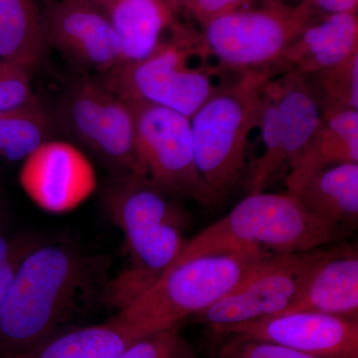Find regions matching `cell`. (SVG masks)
Here are the masks:
<instances>
[{
	"mask_svg": "<svg viewBox=\"0 0 358 358\" xmlns=\"http://www.w3.org/2000/svg\"><path fill=\"white\" fill-rule=\"evenodd\" d=\"M109 264L73 244L40 240L20 261L0 308V358L29 350L105 303Z\"/></svg>",
	"mask_w": 358,
	"mask_h": 358,
	"instance_id": "cell-1",
	"label": "cell"
},
{
	"mask_svg": "<svg viewBox=\"0 0 358 358\" xmlns=\"http://www.w3.org/2000/svg\"><path fill=\"white\" fill-rule=\"evenodd\" d=\"M103 204L126 240V267L110 280L105 303L119 310L150 289L185 246L187 214L176 202L138 176L112 178Z\"/></svg>",
	"mask_w": 358,
	"mask_h": 358,
	"instance_id": "cell-2",
	"label": "cell"
},
{
	"mask_svg": "<svg viewBox=\"0 0 358 358\" xmlns=\"http://www.w3.org/2000/svg\"><path fill=\"white\" fill-rule=\"evenodd\" d=\"M275 70L274 65L247 70L190 117L195 166L206 205L228 199L241 179L250 134L260 126L264 86Z\"/></svg>",
	"mask_w": 358,
	"mask_h": 358,
	"instance_id": "cell-3",
	"label": "cell"
},
{
	"mask_svg": "<svg viewBox=\"0 0 358 358\" xmlns=\"http://www.w3.org/2000/svg\"><path fill=\"white\" fill-rule=\"evenodd\" d=\"M343 238L310 215L293 195L262 192L249 194L227 215L186 240L178 258L243 248L285 255L331 246Z\"/></svg>",
	"mask_w": 358,
	"mask_h": 358,
	"instance_id": "cell-4",
	"label": "cell"
},
{
	"mask_svg": "<svg viewBox=\"0 0 358 358\" xmlns=\"http://www.w3.org/2000/svg\"><path fill=\"white\" fill-rule=\"evenodd\" d=\"M273 256L243 248L176 258L150 289L119 313L147 334L179 327L227 296Z\"/></svg>",
	"mask_w": 358,
	"mask_h": 358,
	"instance_id": "cell-5",
	"label": "cell"
},
{
	"mask_svg": "<svg viewBox=\"0 0 358 358\" xmlns=\"http://www.w3.org/2000/svg\"><path fill=\"white\" fill-rule=\"evenodd\" d=\"M169 31L147 58L96 79L122 100L157 103L192 117L222 87L214 83L207 60L195 65V59L211 55L203 34L176 21Z\"/></svg>",
	"mask_w": 358,
	"mask_h": 358,
	"instance_id": "cell-6",
	"label": "cell"
},
{
	"mask_svg": "<svg viewBox=\"0 0 358 358\" xmlns=\"http://www.w3.org/2000/svg\"><path fill=\"white\" fill-rule=\"evenodd\" d=\"M317 11L301 1L289 6L282 0H264L260 7H248L221 16L203 28L211 55L227 67L253 68L275 65Z\"/></svg>",
	"mask_w": 358,
	"mask_h": 358,
	"instance_id": "cell-7",
	"label": "cell"
},
{
	"mask_svg": "<svg viewBox=\"0 0 358 358\" xmlns=\"http://www.w3.org/2000/svg\"><path fill=\"white\" fill-rule=\"evenodd\" d=\"M60 120L112 178H147L136 155L129 105L98 79L82 77L68 86L61 102Z\"/></svg>",
	"mask_w": 358,
	"mask_h": 358,
	"instance_id": "cell-8",
	"label": "cell"
},
{
	"mask_svg": "<svg viewBox=\"0 0 358 358\" xmlns=\"http://www.w3.org/2000/svg\"><path fill=\"white\" fill-rule=\"evenodd\" d=\"M133 115L134 145L148 182L169 196L206 205L194 160L190 117L143 101H126Z\"/></svg>",
	"mask_w": 358,
	"mask_h": 358,
	"instance_id": "cell-9",
	"label": "cell"
},
{
	"mask_svg": "<svg viewBox=\"0 0 358 358\" xmlns=\"http://www.w3.org/2000/svg\"><path fill=\"white\" fill-rule=\"evenodd\" d=\"M320 110L305 76L289 71L272 77L263 89L264 152L257 162L250 194L262 192L275 173L300 154L320 121Z\"/></svg>",
	"mask_w": 358,
	"mask_h": 358,
	"instance_id": "cell-10",
	"label": "cell"
},
{
	"mask_svg": "<svg viewBox=\"0 0 358 358\" xmlns=\"http://www.w3.org/2000/svg\"><path fill=\"white\" fill-rule=\"evenodd\" d=\"M331 247L273 256L227 296L195 315V320L208 324L216 331L281 315L291 307L313 268L329 253Z\"/></svg>",
	"mask_w": 358,
	"mask_h": 358,
	"instance_id": "cell-11",
	"label": "cell"
},
{
	"mask_svg": "<svg viewBox=\"0 0 358 358\" xmlns=\"http://www.w3.org/2000/svg\"><path fill=\"white\" fill-rule=\"evenodd\" d=\"M220 338L265 341L326 358H358V319L298 312L250 320L213 331Z\"/></svg>",
	"mask_w": 358,
	"mask_h": 358,
	"instance_id": "cell-12",
	"label": "cell"
},
{
	"mask_svg": "<svg viewBox=\"0 0 358 358\" xmlns=\"http://www.w3.org/2000/svg\"><path fill=\"white\" fill-rule=\"evenodd\" d=\"M47 46L101 75L121 62V48L107 14L80 0H40Z\"/></svg>",
	"mask_w": 358,
	"mask_h": 358,
	"instance_id": "cell-13",
	"label": "cell"
},
{
	"mask_svg": "<svg viewBox=\"0 0 358 358\" xmlns=\"http://www.w3.org/2000/svg\"><path fill=\"white\" fill-rule=\"evenodd\" d=\"M20 185L40 208L63 213L76 208L94 192L96 178L91 162L76 147L47 141L24 160Z\"/></svg>",
	"mask_w": 358,
	"mask_h": 358,
	"instance_id": "cell-14",
	"label": "cell"
},
{
	"mask_svg": "<svg viewBox=\"0 0 358 358\" xmlns=\"http://www.w3.org/2000/svg\"><path fill=\"white\" fill-rule=\"evenodd\" d=\"M312 312L358 319V253L336 245L313 268L291 307L281 313Z\"/></svg>",
	"mask_w": 358,
	"mask_h": 358,
	"instance_id": "cell-15",
	"label": "cell"
},
{
	"mask_svg": "<svg viewBox=\"0 0 358 358\" xmlns=\"http://www.w3.org/2000/svg\"><path fill=\"white\" fill-rule=\"evenodd\" d=\"M287 187L310 215L343 236L357 225L358 164L327 167Z\"/></svg>",
	"mask_w": 358,
	"mask_h": 358,
	"instance_id": "cell-16",
	"label": "cell"
},
{
	"mask_svg": "<svg viewBox=\"0 0 358 358\" xmlns=\"http://www.w3.org/2000/svg\"><path fill=\"white\" fill-rule=\"evenodd\" d=\"M358 53L357 13H338L315 20L274 65L303 76L343 62Z\"/></svg>",
	"mask_w": 358,
	"mask_h": 358,
	"instance_id": "cell-17",
	"label": "cell"
},
{
	"mask_svg": "<svg viewBox=\"0 0 358 358\" xmlns=\"http://www.w3.org/2000/svg\"><path fill=\"white\" fill-rule=\"evenodd\" d=\"M145 336L117 313L107 322L65 329L8 358H114Z\"/></svg>",
	"mask_w": 358,
	"mask_h": 358,
	"instance_id": "cell-18",
	"label": "cell"
},
{
	"mask_svg": "<svg viewBox=\"0 0 358 358\" xmlns=\"http://www.w3.org/2000/svg\"><path fill=\"white\" fill-rule=\"evenodd\" d=\"M174 13L166 0H115L106 14L119 40L120 65L150 56L173 25Z\"/></svg>",
	"mask_w": 358,
	"mask_h": 358,
	"instance_id": "cell-19",
	"label": "cell"
},
{
	"mask_svg": "<svg viewBox=\"0 0 358 358\" xmlns=\"http://www.w3.org/2000/svg\"><path fill=\"white\" fill-rule=\"evenodd\" d=\"M343 164H358V110L320 117L312 138L289 162L286 183Z\"/></svg>",
	"mask_w": 358,
	"mask_h": 358,
	"instance_id": "cell-20",
	"label": "cell"
},
{
	"mask_svg": "<svg viewBox=\"0 0 358 358\" xmlns=\"http://www.w3.org/2000/svg\"><path fill=\"white\" fill-rule=\"evenodd\" d=\"M47 47L39 0H0V59L31 74Z\"/></svg>",
	"mask_w": 358,
	"mask_h": 358,
	"instance_id": "cell-21",
	"label": "cell"
},
{
	"mask_svg": "<svg viewBox=\"0 0 358 358\" xmlns=\"http://www.w3.org/2000/svg\"><path fill=\"white\" fill-rule=\"evenodd\" d=\"M51 117L40 102L13 112L0 113V162H23L50 140Z\"/></svg>",
	"mask_w": 358,
	"mask_h": 358,
	"instance_id": "cell-22",
	"label": "cell"
},
{
	"mask_svg": "<svg viewBox=\"0 0 358 358\" xmlns=\"http://www.w3.org/2000/svg\"><path fill=\"white\" fill-rule=\"evenodd\" d=\"M305 79L320 115L358 110V53Z\"/></svg>",
	"mask_w": 358,
	"mask_h": 358,
	"instance_id": "cell-23",
	"label": "cell"
},
{
	"mask_svg": "<svg viewBox=\"0 0 358 358\" xmlns=\"http://www.w3.org/2000/svg\"><path fill=\"white\" fill-rule=\"evenodd\" d=\"M114 358H196L179 327L143 336Z\"/></svg>",
	"mask_w": 358,
	"mask_h": 358,
	"instance_id": "cell-24",
	"label": "cell"
},
{
	"mask_svg": "<svg viewBox=\"0 0 358 358\" xmlns=\"http://www.w3.org/2000/svg\"><path fill=\"white\" fill-rule=\"evenodd\" d=\"M30 75L4 61L0 68V113L13 112L39 102L33 94Z\"/></svg>",
	"mask_w": 358,
	"mask_h": 358,
	"instance_id": "cell-25",
	"label": "cell"
},
{
	"mask_svg": "<svg viewBox=\"0 0 358 358\" xmlns=\"http://www.w3.org/2000/svg\"><path fill=\"white\" fill-rule=\"evenodd\" d=\"M219 358H326L299 352L286 346L236 338H225Z\"/></svg>",
	"mask_w": 358,
	"mask_h": 358,
	"instance_id": "cell-26",
	"label": "cell"
},
{
	"mask_svg": "<svg viewBox=\"0 0 358 358\" xmlns=\"http://www.w3.org/2000/svg\"><path fill=\"white\" fill-rule=\"evenodd\" d=\"M256 0H192L185 13L202 28L221 16L248 8Z\"/></svg>",
	"mask_w": 358,
	"mask_h": 358,
	"instance_id": "cell-27",
	"label": "cell"
},
{
	"mask_svg": "<svg viewBox=\"0 0 358 358\" xmlns=\"http://www.w3.org/2000/svg\"><path fill=\"white\" fill-rule=\"evenodd\" d=\"M39 241L38 239L29 238V240L14 254L10 260L0 265V308L3 305L4 300H6L7 292H8L20 261L27 254V252L31 250Z\"/></svg>",
	"mask_w": 358,
	"mask_h": 358,
	"instance_id": "cell-28",
	"label": "cell"
},
{
	"mask_svg": "<svg viewBox=\"0 0 358 358\" xmlns=\"http://www.w3.org/2000/svg\"><path fill=\"white\" fill-rule=\"evenodd\" d=\"M324 15L338 13H357L358 0H301Z\"/></svg>",
	"mask_w": 358,
	"mask_h": 358,
	"instance_id": "cell-29",
	"label": "cell"
},
{
	"mask_svg": "<svg viewBox=\"0 0 358 358\" xmlns=\"http://www.w3.org/2000/svg\"><path fill=\"white\" fill-rule=\"evenodd\" d=\"M29 240L28 237L9 238L0 231V265L10 260L14 254Z\"/></svg>",
	"mask_w": 358,
	"mask_h": 358,
	"instance_id": "cell-30",
	"label": "cell"
},
{
	"mask_svg": "<svg viewBox=\"0 0 358 358\" xmlns=\"http://www.w3.org/2000/svg\"><path fill=\"white\" fill-rule=\"evenodd\" d=\"M80 1L85 2V3L89 4V6L96 7V8L100 9L106 13L107 9L109 8L110 4L115 1V0H80Z\"/></svg>",
	"mask_w": 358,
	"mask_h": 358,
	"instance_id": "cell-31",
	"label": "cell"
},
{
	"mask_svg": "<svg viewBox=\"0 0 358 358\" xmlns=\"http://www.w3.org/2000/svg\"><path fill=\"white\" fill-rule=\"evenodd\" d=\"M190 1L192 0H166L167 3L173 8L174 13L179 10L185 11L186 7L188 6Z\"/></svg>",
	"mask_w": 358,
	"mask_h": 358,
	"instance_id": "cell-32",
	"label": "cell"
},
{
	"mask_svg": "<svg viewBox=\"0 0 358 358\" xmlns=\"http://www.w3.org/2000/svg\"><path fill=\"white\" fill-rule=\"evenodd\" d=\"M1 201H2L1 192H0V205H1Z\"/></svg>",
	"mask_w": 358,
	"mask_h": 358,
	"instance_id": "cell-33",
	"label": "cell"
}]
</instances>
